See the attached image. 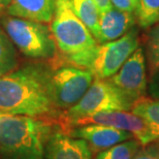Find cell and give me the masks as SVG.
Instances as JSON below:
<instances>
[{
	"instance_id": "obj_1",
	"label": "cell",
	"mask_w": 159,
	"mask_h": 159,
	"mask_svg": "<svg viewBox=\"0 0 159 159\" xmlns=\"http://www.w3.org/2000/svg\"><path fill=\"white\" fill-rule=\"evenodd\" d=\"M50 68L28 64L0 77V111L57 120L60 112L51 95Z\"/></svg>"
},
{
	"instance_id": "obj_2",
	"label": "cell",
	"mask_w": 159,
	"mask_h": 159,
	"mask_svg": "<svg viewBox=\"0 0 159 159\" xmlns=\"http://www.w3.org/2000/svg\"><path fill=\"white\" fill-rule=\"evenodd\" d=\"M51 32L62 56L54 66L66 64L90 69L99 44L75 12L71 0H56Z\"/></svg>"
},
{
	"instance_id": "obj_3",
	"label": "cell",
	"mask_w": 159,
	"mask_h": 159,
	"mask_svg": "<svg viewBox=\"0 0 159 159\" xmlns=\"http://www.w3.org/2000/svg\"><path fill=\"white\" fill-rule=\"evenodd\" d=\"M58 121L0 111V158L43 159L44 148Z\"/></svg>"
},
{
	"instance_id": "obj_4",
	"label": "cell",
	"mask_w": 159,
	"mask_h": 159,
	"mask_svg": "<svg viewBox=\"0 0 159 159\" xmlns=\"http://www.w3.org/2000/svg\"><path fill=\"white\" fill-rule=\"evenodd\" d=\"M133 103L109 80L94 78L90 88L75 106L60 113L58 123L62 130L79 119L104 111H131Z\"/></svg>"
},
{
	"instance_id": "obj_5",
	"label": "cell",
	"mask_w": 159,
	"mask_h": 159,
	"mask_svg": "<svg viewBox=\"0 0 159 159\" xmlns=\"http://www.w3.org/2000/svg\"><path fill=\"white\" fill-rule=\"evenodd\" d=\"M1 25L9 39L25 56L51 59L56 55V43L51 29L44 23L18 17H4Z\"/></svg>"
},
{
	"instance_id": "obj_6",
	"label": "cell",
	"mask_w": 159,
	"mask_h": 159,
	"mask_svg": "<svg viewBox=\"0 0 159 159\" xmlns=\"http://www.w3.org/2000/svg\"><path fill=\"white\" fill-rule=\"evenodd\" d=\"M94 81L88 69L72 65H60L51 74V95L54 106L60 113L75 106Z\"/></svg>"
},
{
	"instance_id": "obj_7",
	"label": "cell",
	"mask_w": 159,
	"mask_h": 159,
	"mask_svg": "<svg viewBox=\"0 0 159 159\" xmlns=\"http://www.w3.org/2000/svg\"><path fill=\"white\" fill-rule=\"evenodd\" d=\"M139 47V31L136 28H131L120 39L99 44L89 70L93 74L94 78L110 79L119 70Z\"/></svg>"
},
{
	"instance_id": "obj_8",
	"label": "cell",
	"mask_w": 159,
	"mask_h": 159,
	"mask_svg": "<svg viewBox=\"0 0 159 159\" xmlns=\"http://www.w3.org/2000/svg\"><path fill=\"white\" fill-rule=\"evenodd\" d=\"M107 80L132 103L147 96V65L144 49L139 47L119 70Z\"/></svg>"
},
{
	"instance_id": "obj_9",
	"label": "cell",
	"mask_w": 159,
	"mask_h": 159,
	"mask_svg": "<svg viewBox=\"0 0 159 159\" xmlns=\"http://www.w3.org/2000/svg\"><path fill=\"white\" fill-rule=\"evenodd\" d=\"M90 124L111 126L127 131L131 133L133 138L139 141L142 146L154 141L147 123L139 116L129 111H104V112L92 114L90 116L72 122L67 129L75 126L90 125Z\"/></svg>"
},
{
	"instance_id": "obj_10",
	"label": "cell",
	"mask_w": 159,
	"mask_h": 159,
	"mask_svg": "<svg viewBox=\"0 0 159 159\" xmlns=\"http://www.w3.org/2000/svg\"><path fill=\"white\" fill-rule=\"evenodd\" d=\"M46 159H93L90 146L85 139L67 134L58 125L44 148Z\"/></svg>"
},
{
	"instance_id": "obj_11",
	"label": "cell",
	"mask_w": 159,
	"mask_h": 159,
	"mask_svg": "<svg viewBox=\"0 0 159 159\" xmlns=\"http://www.w3.org/2000/svg\"><path fill=\"white\" fill-rule=\"evenodd\" d=\"M65 132L74 138L85 139L90 146L91 150L95 152L103 151L121 142L133 139L131 133L127 131L97 124L75 126L67 129Z\"/></svg>"
},
{
	"instance_id": "obj_12",
	"label": "cell",
	"mask_w": 159,
	"mask_h": 159,
	"mask_svg": "<svg viewBox=\"0 0 159 159\" xmlns=\"http://www.w3.org/2000/svg\"><path fill=\"white\" fill-rule=\"evenodd\" d=\"M134 23L135 15L133 12L119 11L114 7L100 12L98 43H104L120 39L133 28Z\"/></svg>"
},
{
	"instance_id": "obj_13",
	"label": "cell",
	"mask_w": 159,
	"mask_h": 159,
	"mask_svg": "<svg viewBox=\"0 0 159 159\" xmlns=\"http://www.w3.org/2000/svg\"><path fill=\"white\" fill-rule=\"evenodd\" d=\"M7 12L12 17L28 19L40 23H51L56 0H9Z\"/></svg>"
},
{
	"instance_id": "obj_14",
	"label": "cell",
	"mask_w": 159,
	"mask_h": 159,
	"mask_svg": "<svg viewBox=\"0 0 159 159\" xmlns=\"http://www.w3.org/2000/svg\"><path fill=\"white\" fill-rule=\"evenodd\" d=\"M131 112L139 116L147 123L154 141H159V99L154 97H142L136 100Z\"/></svg>"
},
{
	"instance_id": "obj_15",
	"label": "cell",
	"mask_w": 159,
	"mask_h": 159,
	"mask_svg": "<svg viewBox=\"0 0 159 159\" xmlns=\"http://www.w3.org/2000/svg\"><path fill=\"white\" fill-rule=\"evenodd\" d=\"M75 12L85 26L92 33L94 39H99L100 11L93 0H71Z\"/></svg>"
},
{
	"instance_id": "obj_16",
	"label": "cell",
	"mask_w": 159,
	"mask_h": 159,
	"mask_svg": "<svg viewBox=\"0 0 159 159\" xmlns=\"http://www.w3.org/2000/svg\"><path fill=\"white\" fill-rule=\"evenodd\" d=\"M147 29L144 35V52L150 79L159 70V22Z\"/></svg>"
},
{
	"instance_id": "obj_17",
	"label": "cell",
	"mask_w": 159,
	"mask_h": 159,
	"mask_svg": "<svg viewBox=\"0 0 159 159\" xmlns=\"http://www.w3.org/2000/svg\"><path fill=\"white\" fill-rule=\"evenodd\" d=\"M18 66L16 46L4 29L0 27V77L15 70Z\"/></svg>"
},
{
	"instance_id": "obj_18",
	"label": "cell",
	"mask_w": 159,
	"mask_h": 159,
	"mask_svg": "<svg viewBox=\"0 0 159 159\" xmlns=\"http://www.w3.org/2000/svg\"><path fill=\"white\" fill-rule=\"evenodd\" d=\"M142 145L133 138L121 142L113 147L97 152L95 159H133Z\"/></svg>"
},
{
	"instance_id": "obj_19",
	"label": "cell",
	"mask_w": 159,
	"mask_h": 159,
	"mask_svg": "<svg viewBox=\"0 0 159 159\" xmlns=\"http://www.w3.org/2000/svg\"><path fill=\"white\" fill-rule=\"evenodd\" d=\"M135 18L142 28H149L159 22V0H139Z\"/></svg>"
},
{
	"instance_id": "obj_20",
	"label": "cell",
	"mask_w": 159,
	"mask_h": 159,
	"mask_svg": "<svg viewBox=\"0 0 159 159\" xmlns=\"http://www.w3.org/2000/svg\"><path fill=\"white\" fill-rule=\"evenodd\" d=\"M133 159H159V141L143 145Z\"/></svg>"
},
{
	"instance_id": "obj_21",
	"label": "cell",
	"mask_w": 159,
	"mask_h": 159,
	"mask_svg": "<svg viewBox=\"0 0 159 159\" xmlns=\"http://www.w3.org/2000/svg\"><path fill=\"white\" fill-rule=\"evenodd\" d=\"M112 6L119 11L134 12L138 7L139 0H111Z\"/></svg>"
},
{
	"instance_id": "obj_22",
	"label": "cell",
	"mask_w": 159,
	"mask_h": 159,
	"mask_svg": "<svg viewBox=\"0 0 159 159\" xmlns=\"http://www.w3.org/2000/svg\"><path fill=\"white\" fill-rule=\"evenodd\" d=\"M148 92L151 95V97L158 98L159 99V70L153 77L149 79Z\"/></svg>"
},
{
	"instance_id": "obj_23",
	"label": "cell",
	"mask_w": 159,
	"mask_h": 159,
	"mask_svg": "<svg viewBox=\"0 0 159 159\" xmlns=\"http://www.w3.org/2000/svg\"><path fill=\"white\" fill-rule=\"evenodd\" d=\"M93 1L96 3L97 7L99 9L100 12H104L113 7L112 3H111V0H93Z\"/></svg>"
},
{
	"instance_id": "obj_24",
	"label": "cell",
	"mask_w": 159,
	"mask_h": 159,
	"mask_svg": "<svg viewBox=\"0 0 159 159\" xmlns=\"http://www.w3.org/2000/svg\"><path fill=\"white\" fill-rule=\"evenodd\" d=\"M9 0H0V16H2L5 11H7L9 6Z\"/></svg>"
}]
</instances>
